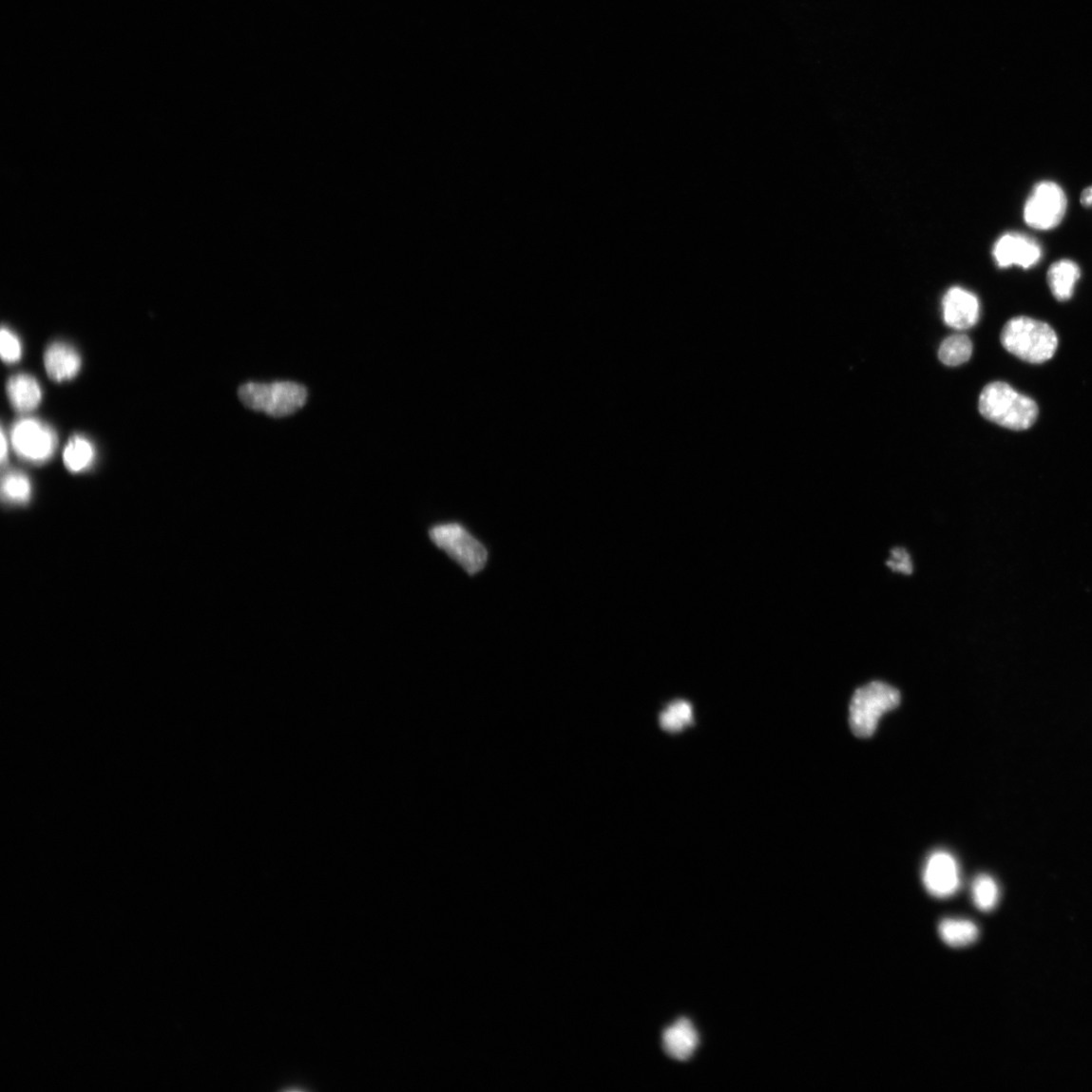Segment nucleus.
<instances>
[{
	"mask_svg": "<svg viewBox=\"0 0 1092 1092\" xmlns=\"http://www.w3.org/2000/svg\"><path fill=\"white\" fill-rule=\"evenodd\" d=\"M973 345L967 335H957L949 336L940 346V360L948 367H957L968 361L972 355Z\"/></svg>",
	"mask_w": 1092,
	"mask_h": 1092,
	"instance_id": "19",
	"label": "nucleus"
},
{
	"mask_svg": "<svg viewBox=\"0 0 1092 1092\" xmlns=\"http://www.w3.org/2000/svg\"><path fill=\"white\" fill-rule=\"evenodd\" d=\"M47 374L54 382L62 383L74 378L82 368L81 355L65 342H55L47 348L44 354Z\"/></svg>",
	"mask_w": 1092,
	"mask_h": 1092,
	"instance_id": "11",
	"label": "nucleus"
},
{
	"mask_svg": "<svg viewBox=\"0 0 1092 1092\" xmlns=\"http://www.w3.org/2000/svg\"><path fill=\"white\" fill-rule=\"evenodd\" d=\"M891 559L886 563L892 571L910 575L912 573V563L909 552L905 548L896 547L891 550Z\"/></svg>",
	"mask_w": 1092,
	"mask_h": 1092,
	"instance_id": "22",
	"label": "nucleus"
},
{
	"mask_svg": "<svg viewBox=\"0 0 1092 1092\" xmlns=\"http://www.w3.org/2000/svg\"><path fill=\"white\" fill-rule=\"evenodd\" d=\"M699 1042L698 1031L687 1019L678 1020L662 1034L663 1049L676 1060H688L698 1048Z\"/></svg>",
	"mask_w": 1092,
	"mask_h": 1092,
	"instance_id": "12",
	"label": "nucleus"
},
{
	"mask_svg": "<svg viewBox=\"0 0 1092 1092\" xmlns=\"http://www.w3.org/2000/svg\"><path fill=\"white\" fill-rule=\"evenodd\" d=\"M993 257L997 265L1002 268L1017 265L1027 269L1039 263L1042 259V248L1030 236L1007 233L996 241Z\"/></svg>",
	"mask_w": 1092,
	"mask_h": 1092,
	"instance_id": "8",
	"label": "nucleus"
},
{
	"mask_svg": "<svg viewBox=\"0 0 1092 1092\" xmlns=\"http://www.w3.org/2000/svg\"><path fill=\"white\" fill-rule=\"evenodd\" d=\"M0 353L3 360L9 364L18 362L22 357V344L19 337L5 326L0 335Z\"/></svg>",
	"mask_w": 1092,
	"mask_h": 1092,
	"instance_id": "21",
	"label": "nucleus"
},
{
	"mask_svg": "<svg viewBox=\"0 0 1092 1092\" xmlns=\"http://www.w3.org/2000/svg\"><path fill=\"white\" fill-rule=\"evenodd\" d=\"M942 940L949 947L962 948L975 943L979 938L978 927L965 920L946 919L939 926Z\"/></svg>",
	"mask_w": 1092,
	"mask_h": 1092,
	"instance_id": "17",
	"label": "nucleus"
},
{
	"mask_svg": "<svg viewBox=\"0 0 1092 1092\" xmlns=\"http://www.w3.org/2000/svg\"><path fill=\"white\" fill-rule=\"evenodd\" d=\"M7 393L12 408L20 413L31 412L42 400V390L37 379L26 374L11 376L7 385Z\"/></svg>",
	"mask_w": 1092,
	"mask_h": 1092,
	"instance_id": "13",
	"label": "nucleus"
},
{
	"mask_svg": "<svg viewBox=\"0 0 1092 1092\" xmlns=\"http://www.w3.org/2000/svg\"><path fill=\"white\" fill-rule=\"evenodd\" d=\"M924 884L928 892L937 898L954 895L960 888L959 867L947 852L933 853L924 870Z\"/></svg>",
	"mask_w": 1092,
	"mask_h": 1092,
	"instance_id": "9",
	"label": "nucleus"
},
{
	"mask_svg": "<svg viewBox=\"0 0 1092 1092\" xmlns=\"http://www.w3.org/2000/svg\"><path fill=\"white\" fill-rule=\"evenodd\" d=\"M3 498L10 504H26L31 497V484L22 471H8L2 483Z\"/></svg>",
	"mask_w": 1092,
	"mask_h": 1092,
	"instance_id": "20",
	"label": "nucleus"
},
{
	"mask_svg": "<svg viewBox=\"0 0 1092 1092\" xmlns=\"http://www.w3.org/2000/svg\"><path fill=\"white\" fill-rule=\"evenodd\" d=\"M1081 201L1083 207L1092 209V185L1084 189L1081 197Z\"/></svg>",
	"mask_w": 1092,
	"mask_h": 1092,
	"instance_id": "23",
	"label": "nucleus"
},
{
	"mask_svg": "<svg viewBox=\"0 0 1092 1092\" xmlns=\"http://www.w3.org/2000/svg\"><path fill=\"white\" fill-rule=\"evenodd\" d=\"M943 316L946 324L957 330H967L979 319L978 297L962 288L949 289L943 297Z\"/></svg>",
	"mask_w": 1092,
	"mask_h": 1092,
	"instance_id": "10",
	"label": "nucleus"
},
{
	"mask_svg": "<svg viewBox=\"0 0 1092 1092\" xmlns=\"http://www.w3.org/2000/svg\"><path fill=\"white\" fill-rule=\"evenodd\" d=\"M972 899L979 910L992 911L1001 899L999 884L987 874L977 876L972 884Z\"/></svg>",
	"mask_w": 1092,
	"mask_h": 1092,
	"instance_id": "18",
	"label": "nucleus"
},
{
	"mask_svg": "<svg viewBox=\"0 0 1092 1092\" xmlns=\"http://www.w3.org/2000/svg\"><path fill=\"white\" fill-rule=\"evenodd\" d=\"M1081 276L1080 266L1071 260L1063 259L1052 264L1047 279L1053 296L1058 300L1070 299Z\"/></svg>",
	"mask_w": 1092,
	"mask_h": 1092,
	"instance_id": "14",
	"label": "nucleus"
},
{
	"mask_svg": "<svg viewBox=\"0 0 1092 1092\" xmlns=\"http://www.w3.org/2000/svg\"><path fill=\"white\" fill-rule=\"evenodd\" d=\"M899 703V691L880 680H874L857 689L850 704V726L853 734L863 738L872 737L882 716L895 709Z\"/></svg>",
	"mask_w": 1092,
	"mask_h": 1092,
	"instance_id": "3",
	"label": "nucleus"
},
{
	"mask_svg": "<svg viewBox=\"0 0 1092 1092\" xmlns=\"http://www.w3.org/2000/svg\"><path fill=\"white\" fill-rule=\"evenodd\" d=\"M10 439L15 453L24 461L33 464L48 462L58 445L57 435L51 427L33 418L15 422Z\"/></svg>",
	"mask_w": 1092,
	"mask_h": 1092,
	"instance_id": "7",
	"label": "nucleus"
},
{
	"mask_svg": "<svg viewBox=\"0 0 1092 1092\" xmlns=\"http://www.w3.org/2000/svg\"><path fill=\"white\" fill-rule=\"evenodd\" d=\"M8 439L4 429H2V465L5 466L8 462Z\"/></svg>",
	"mask_w": 1092,
	"mask_h": 1092,
	"instance_id": "24",
	"label": "nucleus"
},
{
	"mask_svg": "<svg viewBox=\"0 0 1092 1092\" xmlns=\"http://www.w3.org/2000/svg\"><path fill=\"white\" fill-rule=\"evenodd\" d=\"M1001 339L1009 354L1030 363L1048 361L1058 347L1055 331L1047 323L1027 316L1009 320L1003 329Z\"/></svg>",
	"mask_w": 1092,
	"mask_h": 1092,
	"instance_id": "2",
	"label": "nucleus"
},
{
	"mask_svg": "<svg viewBox=\"0 0 1092 1092\" xmlns=\"http://www.w3.org/2000/svg\"><path fill=\"white\" fill-rule=\"evenodd\" d=\"M659 723L663 732L677 735L695 724L694 708L683 699H677L660 712Z\"/></svg>",
	"mask_w": 1092,
	"mask_h": 1092,
	"instance_id": "15",
	"label": "nucleus"
},
{
	"mask_svg": "<svg viewBox=\"0 0 1092 1092\" xmlns=\"http://www.w3.org/2000/svg\"><path fill=\"white\" fill-rule=\"evenodd\" d=\"M94 460L96 450L92 443L84 436H72L63 452V462L67 469L73 473L83 472L92 466Z\"/></svg>",
	"mask_w": 1092,
	"mask_h": 1092,
	"instance_id": "16",
	"label": "nucleus"
},
{
	"mask_svg": "<svg viewBox=\"0 0 1092 1092\" xmlns=\"http://www.w3.org/2000/svg\"><path fill=\"white\" fill-rule=\"evenodd\" d=\"M239 399L250 410L281 418L292 415L307 402V389L294 382L247 383L239 391Z\"/></svg>",
	"mask_w": 1092,
	"mask_h": 1092,
	"instance_id": "4",
	"label": "nucleus"
},
{
	"mask_svg": "<svg viewBox=\"0 0 1092 1092\" xmlns=\"http://www.w3.org/2000/svg\"><path fill=\"white\" fill-rule=\"evenodd\" d=\"M431 541L460 565L469 575H476L488 561L486 547L464 527L456 524L440 525L431 530Z\"/></svg>",
	"mask_w": 1092,
	"mask_h": 1092,
	"instance_id": "5",
	"label": "nucleus"
},
{
	"mask_svg": "<svg viewBox=\"0 0 1092 1092\" xmlns=\"http://www.w3.org/2000/svg\"><path fill=\"white\" fill-rule=\"evenodd\" d=\"M979 411L986 419L1011 431L1030 429L1039 414L1034 400L1003 382L991 383L984 389Z\"/></svg>",
	"mask_w": 1092,
	"mask_h": 1092,
	"instance_id": "1",
	"label": "nucleus"
},
{
	"mask_svg": "<svg viewBox=\"0 0 1092 1092\" xmlns=\"http://www.w3.org/2000/svg\"><path fill=\"white\" fill-rule=\"evenodd\" d=\"M1067 210V199L1062 186L1052 182L1035 185L1025 208V223L1040 231H1048L1062 223Z\"/></svg>",
	"mask_w": 1092,
	"mask_h": 1092,
	"instance_id": "6",
	"label": "nucleus"
}]
</instances>
